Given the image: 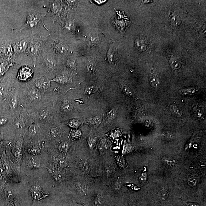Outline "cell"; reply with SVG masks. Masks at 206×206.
<instances>
[{
    "label": "cell",
    "mask_w": 206,
    "mask_h": 206,
    "mask_svg": "<svg viewBox=\"0 0 206 206\" xmlns=\"http://www.w3.org/2000/svg\"><path fill=\"white\" fill-rule=\"evenodd\" d=\"M44 14L36 11L28 12L26 22L22 29L26 28L31 29L36 27L39 23L44 18Z\"/></svg>",
    "instance_id": "1"
},
{
    "label": "cell",
    "mask_w": 206,
    "mask_h": 206,
    "mask_svg": "<svg viewBox=\"0 0 206 206\" xmlns=\"http://www.w3.org/2000/svg\"><path fill=\"white\" fill-rule=\"evenodd\" d=\"M39 40H32L29 43L28 51L30 55L32 57L34 62H36L37 58L42 49L43 42Z\"/></svg>",
    "instance_id": "2"
},
{
    "label": "cell",
    "mask_w": 206,
    "mask_h": 206,
    "mask_svg": "<svg viewBox=\"0 0 206 206\" xmlns=\"http://www.w3.org/2000/svg\"><path fill=\"white\" fill-rule=\"evenodd\" d=\"M32 70L28 66H24L19 71L18 74V79L21 81L28 80L32 77Z\"/></svg>",
    "instance_id": "3"
},
{
    "label": "cell",
    "mask_w": 206,
    "mask_h": 206,
    "mask_svg": "<svg viewBox=\"0 0 206 206\" xmlns=\"http://www.w3.org/2000/svg\"><path fill=\"white\" fill-rule=\"evenodd\" d=\"M31 191L32 198L35 200H40L47 196L43 193L41 187L38 185L33 186L31 188Z\"/></svg>",
    "instance_id": "4"
},
{
    "label": "cell",
    "mask_w": 206,
    "mask_h": 206,
    "mask_svg": "<svg viewBox=\"0 0 206 206\" xmlns=\"http://www.w3.org/2000/svg\"><path fill=\"white\" fill-rule=\"evenodd\" d=\"M53 49L55 51L61 54L66 52L68 50V47L65 44L59 40H55L52 42Z\"/></svg>",
    "instance_id": "5"
},
{
    "label": "cell",
    "mask_w": 206,
    "mask_h": 206,
    "mask_svg": "<svg viewBox=\"0 0 206 206\" xmlns=\"http://www.w3.org/2000/svg\"><path fill=\"white\" fill-rule=\"evenodd\" d=\"M28 43L25 40H21L17 42L15 45L14 49L18 53L24 52L28 49Z\"/></svg>",
    "instance_id": "6"
},
{
    "label": "cell",
    "mask_w": 206,
    "mask_h": 206,
    "mask_svg": "<svg viewBox=\"0 0 206 206\" xmlns=\"http://www.w3.org/2000/svg\"><path fill=\"white\" fill-rule=\"evenodd\" d=\"M35 85L37 88L41 89H48L50 86V81L44 79H39L36 81Z\"/></svg>",
    "instance_id": "7"
},
{
    "label": "cell",
    "mask_w": 206,
    "mask_h": 206,
    "mask_svg": "<svg viewBox=\"0 0 206 206\" xmlns=\"http://www.w3.org/2000/svg\"><path fill=\"white\" fill-rule=\"evenodd\" d=\"M51 56L48 54H45L43 55V60L45 65L49 70H52L54 68L55 63Z\"/></svg>",
    "instance_id": "8"
},
{
    "label": "cell",
    "mask_w": 206,
    "mask_h": 206,
    "mask_svg": "<svg viewBox=\"0 0 206 206\" xmlns=\"http://www.w3.org/2000/svg\"><path fill=\"white\" fill-rule=\"evenodd\" d=\"M28 97L31 101H38L41 99L40 93L36 89H31L28 94Z\"/></svg>",
    "instance_id": "9"
},
{
    "label": "cell",
    "mask_w": 206,
    "mask_h": 206,
    "mask_svg": "<svg viewBox=\"0 0 206 206\" xmlns=\"http://www.w3.org/2000/svg\"><path fill=\"white\" fill-rule=\"evenodd\" d=\"M2 52L7 57H10L12 56L13 53V48L10 44H6L2 48Z\"/></svg>",
    "instance_id": "10"
},
{
    "label": "cell",
    "mask_w": 206,
    "mask_h": 206,
    "mask_svg": "<svg viewBox=\"0 0 206 206\" xmlns=\"http://www.w3.org/2000/svg\"><path fill=\"white\" fill-rule=\"evenodd\" d=\"M86 121L88 124H90L92 126L97 127L101 123V118L99 116H96L90 119H87L86 120Z\"/></svg>",
    "instance_id": "11"
},
{
    "label": "cell",
    "mask_w": 206,
    "mask_h": 206,
    "mask_svg": "<svg viewBox=\"0 0 206 206\" xmlns=\"http://www.w3.org/2000/svg\"><path fill=\"white\" fill-rule=\"evenodd\" d=\"M28 165L31 168H37L41 166L40 162L35 158H30L28 161Z\"/></svg>",
    "instance_id": "12"
},
{
    "label": "cell",
    "mask_w": 206,
    "mask_h": 206,
    "mask_svg": "<svg viewBox=\"0 0 206 206\" xmlns=\"http://www.w3.org/2000/svg\"><path fill=\"white\" fill-rule=\"evenodd\" d=\"M61 108L62 110L64 112H68L73 110V107L71 103L67 100H65L62 104Z\"/></svg>",
    "instance_id": "13"
},
{
    "label": "cell",
    "mask_w": 206,
    "mask_h": 206,
    "mask_svg": "<svg viewBox=\"0 0 206 206\" xmlns=\"http://www.w3.org/2000/svg\"><path fill=\"white\" fill-rule=\"evenodd\" d=\"M98 90L97 86H89L87 87L84 90L85 93L87 95H90L96 93Z\"/></svg>",
    "instance_id": "14"
},
{
    "label": "cell",
    "mask_w": 206,
    "mask_h": 206,
    "mask_svg": "<svg viewBox=\"0 0 206 206\" xmlns=\"http://www.w3.org/2000/svg\"><path fill=\"white\" fill-rule=\"evenodd\" d=\"M170 110L172 113L177 117H180L182 115V112L175 105H171L170 106Z\"/></svg>",
    "instance_id": "15"
},
{
    "label": "cell",
    "mask_w": 206,
    "mask_h": 206,
    "mask_svg": "<svg viewBox=\"0 0 206 206\" xmlns=\"http://www.w3.org/2000/svg\"><path fill=\"white\" fill-rule=\"evenodd\" d=\"M117 116V112L114 109H111L107 113V118L109 121H112Z\"/></svg>",
    "instance_id": "16"
},
{
    "label": "cell",
    "mask_w": 206,
    "mask_h": 206,
    "mask_svg": "<svg viewBox=\"0 0 206 206\" xmlns=\"http://www.w3.org/2000/svg\"><path fill=\"white\" fill-rule=\"evenodd\" d=\"M68 124L70 127L75 128H77L81 124L80 122L79 121L77 120H75V119H73V120L69 121L68 122Z\"/></svg>",
    "instance_id": "17"
},
{
    "label": "cell",
    "mask_w": 206,
    "mask_h": 206,
    "mask_svg": "<svg viewBox=\"0 0 206 206\" xmlns=\"http://www.w3.org/2000/svg\"><path fill=\"white\" fill-rule=\"evenodd\" d=\"M99 38L97 36L92 35L88 38V41L90 44H96L99 41Z\"/></svg>",
    "instance_id": "18"
},
{
    "label": "cell",
    "mask_w": 206,
    "mask_h": 206,
    "mask_svg": "<svg viewBox=\"0 0 206 206\" xmlns=\"http://www.w3.org/2000/svg\"><path fill=\"white\" fill-rule=\"evenodd\" d=\"M159 197L163 201H165L168 197V193L165 190H161L159 193Z\"/></svg>",
    "instance_id": "19"
},
{
    "label": "cell",
    "mask_w": 206,
    "mask_h": 206,
    "mask_svg": "<svg viewBox=\"0 0 206 206\" xmlns=\"http://www.w3.org/2000/svg\"><path fill=\"white\" fill-rule=\"evenodd\" d=\"M52 81H55L57 83H65L67 81V79L65 77L62 76H57L55 78H54Z\"/></svg>",
    "instance_id": "20"
},
{
    "label": "cell",
    "mask_w": 206,
    "mask_h": 206,
    "mask_svg": "<svg viewBox=\"0 0 206 206\" xmlns=\"http://www.w3.org/2000/svg\"><path fill=\"white\" fill-rule=\"evenodd\" d=\"M80 167L83 171L85 172L88 171L89 170V165L88 162L86 160H82L81 162Z\"/></svg>",
    "instance_id": "21"
},
{
    "label": "cell",
    "mask_w": 206,
    "mask_h": 206,
    "mask_svg": "<svg viewBox=\"0 0 206 206\" xmlns=\"http://www.w3.org/2000/svg\"><path fill=\"white\" fill-rule=\"evenodd\" d=\"M51 134L52 137L54 139H58L59 137V130L55 128H53L51 129Z\"/></svg>",
    "instance_id": "22"
},
{
    "label": "cell",
    "mask_w": 206,
    "mask_h": 206,
    "mask_svg": "<svg viewBox=\"0 0 206 206\" xmlns=\"http://www.w3.org/2000/svg\"><path fill=\"white\" fill-rule=\"evenodd\" d=\"M122 89L123 91L126 95L129 97L132 96V92L128 86L125 85H123L122 86Z\"/></svg>",
    "instance_id": "23"
},
{
    "label": "cell",
    "mask_w": 206,
    "mask_h": 206,
    "mask_svg": "<svg viewBox=\"0 0 206 206\" xmlns=\"http://www.w3.org/2000/svg\"><path fill=\"white\" fill-rule=\"evenodd\" d=\"M150 83L153 87H158L159 86V80L157 77H151L150 79Z\"/></svg>",
    "instance_id": "24"
},
{
    "label": "cell",
    "mask_w": 206,
    "mask_h": 206,
    "mask_svg": "<svg viewBox=\"0 0 206 206\" xmlns=\"http://www.w3.org/2000/svg\"><path fill=\"white\" fill-rule=\"evenodd\" d=\"M170 64L171 66L174 69H178L180 67V63L178 60L173 59L170 60Z\"/></svg>",
    "instance_id": "25"
},
{
    "label": "cell",
    "mask_w": 206,
    "mask_h": 206,
    "mask_svg": "<svg viewBox=\"0 0 206 206\" xmlns=\"http://www.w3.org/2000/svg\"><path fill=\"white\" fill-rule=\"evenodd\" d=\"M68 148V144L66 142H63L62 143L60 146V150L62 152H66Z\"/></svg>",
    "instance_id": "26"
},
{
    "label": "cell",
    "mask_w": 206,
    "mask_h": 206,
    "mask_svg": "<svg viewBox=\"0 0 206 206\" xmlns=\"http://www.w3.org/2000/svg\"><path fill=\"white\" fill-rule=\"evenodd\" d=\"M96 142V139L95 137H90L89 138L88 145L90 148L94 147Z\"/></svg>",
    "instance_id": "27"
},
{
    "label": "cell",
    "mask_w": 206,
    "mask_h": 206,
    "mask_svg": "<svg viewBox=\"0 0 206 206\" xmlns=\"http://www.w3.org/2000/svg\"><path fill=\"white\" fill-rule=\"evenodd\" d=\"M188 183L190 186H195L197 184V180L196 178L193 177L190 178L188 179Z\"/></svg>",
    "instance_id": "28"
},
{
    "label": "cell",
    "mask_w": 206,
    "mask_h": 206,
    "mask_svg": "<svg viewBox=\"0 0 206 206\" xmlns=\"http://www.w3.org/2000/svg\"><path fill=\"white\" fill-rule=\"evenodd\" d=\"M163 162L165 163V164H166V165L169 166H174L176 164V162L174 160L168 159H164Z\"/></svg>",
    "instance_id": "29"
},
{
    "label": "cell",
    "mask_w": 206,
    "mask_h": 206,
    "mask_svg": "<svg viewBox=\"0 0 206 206\" xmlns=\"http://www.w3.org/2000/svg\"><path fill=\"white\" fill-rule=\"evenodd\" d=\"M195 89L194 88H190V89H186L182 90V94H192L195 93Z\"/></svg>",
    "instance_id": "30"
},
{
    "label": "cell",
    "mask_w": 206,
    "mask_h": 206,
    "mask_svg": "<svg viewBox=\"0 0 206 206\" xmlns=\"http://www.w3.org/2000/svg\"><path fill=\"white\" fill-rule=\"evenodd\" d=\"M29 132L32 135H35L36 134V129L35 126L33 124L30 125L29 127Z\"/></svg>",
    "instance_id": "31"
},
{
    "label": "cell",
    "mask_w": 206,
    "mask_h": 206,
    "mask_svg": "<svg viewBox=\"0 0 206 206\" xmlns=\"http://www.w3.org/2000/svg\"><path fill=\"white\" fill-rule=\"evenodd\" d=\"M48 113L46 111H43L40 114L39 118L41 121H44L47 119L48 117Z\"/></svg>",
    "instance_id": "32"
},
{
    "label": "cell",
    "mask_w": 206,
    "mask_h": 206,
    "mask_svg": "<svg viewBox=\"0 0 206 206\" xmlns=\"http://www.w3.org/2000/svg\"><path fill=\"white\" fill-rule=\"evenodd\" d=\"M29 153H31L32 155H37L40 152V151L39 149L35 148H32L28 150Z\"/></svg>",
    "instance_id": "33"
},
{
    "label": "cell",
    "mask_w": 206,
    "mask_h": 206,
    "mask_svg": "<svg viewBox=\"0 0 206 206\" xmlns=\"http://www.w3.org/2000/svg\"><path fill=\"white\" fill-rule=\"evenodd\" d=\"M6 67L3 64H0V76L3 75L6 71Z\"/></svg>",
    "instance_id": "34"
},
{
    "label": "cell",
    "mask_w": 206,
    "mask_h": 206,
    "mask_svg": "<svg viewBox=\"0 0 206 206\" xmlns=\"http://www.w3.org/2000/svg\"><path fill=\"white\" fill-rule=\"evenodd\" d=\"M84 185L82 184H78L77 185V188L79 189L80 191H82L84 193L85 192V188L84 186Z\"/></svg>",
    "instance_id": "35"
},
{
    "label": "cell",
    "mask_w": 206,
    "mask_h": 206,
    "mask_svg": "<svg viewBox=\"0 0 206 206\" xmlns=\"http://www.w3.org/2000/svg\"><path fill=\"white\" fill-rule=\"evenodd\" d=\"M7 121V119L6 118L2 117L0 118V126L4 125Z\"/></svg>",
    "instance_id": "36"
},
{
    "label": "cell",
    "mask_w": 206,
    "mask_h": 206,
    "mask_svg": "<svg viewBox=\"0 0 206 206\" xmlns=\"http://www.w3.org/2000/svg\"><path fill=\"white\" fill-rule=\"evenodd\" d=\"M87 69H88V70H89V72L91 73L93 72L94 70H95V67L92 65H90L87 66Z\"/></svg>",
    "instance_id": "37"
},
{
    "label": "cell",
    "mask_w": 206,
    "mask_h": 206,
    "mask_svg": "<svg viewBox=\"0 0 206 206\" xmlns=\"http://www.w3.org/2000/svg\"><path fill=\"white\" fill-rule=\"evenodd\" d=\"M21 152L20 151H17L15 154V155L16 156L17 158H19L20 156Z\"/></svg>",
    "instance_id": "38"
},
{
    "label": "cell",
    "mask_w": 206,
    "mask_h": 206,
    "mask_svg": "<svg viewBox=\"0 0 206 206\" xmlns=\"http://www.w3.org/2000/svg\"><path fill=\"white\" fill-rule=\"evenodd\" d=\"M12 105H13V106L14 107H15L16 106V99H15L14 98H13V99H12Z\"/></svg>",
    "instance_id": "39"
},
{
    "label": "cell",
    "mask_w": 206,
    "mask_h": 206,
    "mask_svg": "<svg viewBox=\"0 0 206 206\" xmlns=\"http://www.w3.org/2000/svg\"><path fill=\"white\" fill-rule=\"evenodd\" d=\"M80 134V133L79 132V131L75 132H74L72 134V135H73V137H78V136Z\"/></svg>",
    "instance_id": "40"
},
{
    "label": "cell",
    "mask_w": 206,
    "mask_h": 206,
    "mask_svg": "<svg viewBox=\"0 0 206 206\" xmlns=\"http://www.w3.org/2000/svg\"><path fill=\"white\" fill-rule=\"evenodd\" d=\"M4 88L3 87H0V96H2L4 94Z\"/></svg>",
    "instance_id": "41"
},
{
    "label": "cell",
    "mask_w": 206,
    "mask_h": 206,
    "mask_svg": "<svg viewBox=\"0 0 206 206\" xmlns=\"http://www.w3.org/2000/svg\"><path fill=\"white\" fill-rule=\"evenodd\" d=\"M187 206H199L197 204L193 203H189L187 205Z\"/></svg>",
    "instance_id": "42"
}]
</instances>
